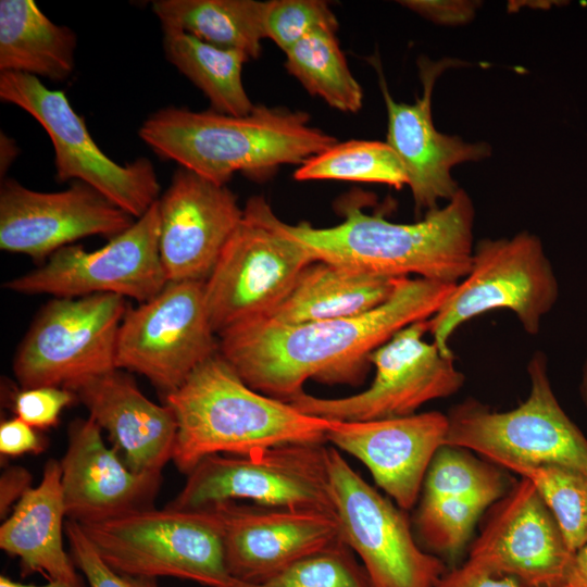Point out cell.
Wrapping results in <instances>:
<instances>
[{
	"label": "cell",
	"instance_id": "cell-35",
	"mask_svg": "<svg viewBox=\"0 0 587 587\" xmlns=\"http://www.w3.org/2000/svg\"><path fill=\"white\" fill-rule=\"evenodd\" d=\"M338 22L327 2L322 0L266 1L265 38L286 52L305 36L320 30L336 32Z\"/></svg>",
	"mask_w": 587,
	"mask_h": 587
},
{
	"label": "cell",
	"instance_id": "cell-20",
	"mask_svg": "<svg viewBox=\"0 0 587 587\" xmlns=\"http://www.w3.org/2000/svg\"><path fill=\"white\" fill-rule=\"evenodd\" d=\"M159 251L167 282H205L243 216L226 185L178 167L158 199Z\"/></svg>",
	"mask_w": 587,
	"mask_h": 587
},
{
	"label": "cell",
	"instance_id": "cell-14",
	"mask_svg": "<svg viewBox=\"0 0 587 587\" xmlns=\"http://www.w3.org/2000/svg\"><path fill=\"white\" fill-rule=\"evenodd\" d=\"M330 495L344 544L362 560L373 587H436L448 571L417 546L407 516L327 448Z\"/></svg>",
	"mask_w": 587,
	"mask_h": 587
},
{
	"label": "cell",
	"instance_id": "cell-25",
	"mask_svg": "<svg viewBox=\"0 0 587 587\" xmlns=\"http://www.w3.org/2000/svg\"><path fill=\"white\" fill-rule=\"evenodd\" d=\"M400 279L316 261L303 270L284 300L262 319L297 325L360 315L386 302Z\"/></svg>",
	"mask_w": 587,
	"mask_h": 587
},
{
	"label": "cell",
	"instance_id": "cell-38",
	"mask_svg": "<svg viewBox=\"0 0 587 587\" xmlns=\"http://www.w3.org/2000/svg\"><path fill=\"white\" fill-rule=\"evenodd\" d=\"M45 448V440L32 427L18 417L7 420L0 425V452L16 457L24 453H39Z\"/></svg>",
	"mask_w": 587,
	"mask_h": 587
},
{
	"label": "cell",
	"instance_id": "cell-16",
	"mask_svg": "<svg viewBox=\"0 0 587 587\" xmlns=\"http://www.w3.org/2000/svg\"><path fill=\"white\" fill-rule=\"evenodd\" d=\"M574 555L534 485L521 477L492 504L467 561L524 587H563Z\"/></svg>",
	"mask_w": 587,
	"mask_h": 587
},
{
	"label": "cell",
	"instance_id": "cell-23",
	"mask_svg": "<svg viewBox=\"0 0 587 587\" xmlns=\"http://www.w3.org/2000/svg\"><path fill=\"white\" fill-rule=\"evenodd\" d=\"M109 433L114 449L137 473L161 474L172 460L177 434L173 409L149 400L134 379L118 369L65 387Z\"/></svg>",
	"mask_w": 587,
	"mask_h": 587
},
{
	"label": "cell",
	"instance_id": "cell-45",
	"mask_svg": "<svg viewBox=\"0 0 587 587\" xmlns=\"http://www.w3.org/2000/svg\"><path fill=\"white\" fill-rule=\"evenodd\" d=\"M582 396H583L584 401L587 404V364L584 371V377H583V384H582Z\"/></svg>",
	"mask_w": 587,
	"mask_h": 587
},
{
	"label": "cell",
	"instance_id": "cell-32",
	"mask_svg": "<svg viewBox=\"0 0 587 587\" xmlns=\"http://www.w3.org/2000/svg\"><path fill=\"white\" fill-rule=\"evenodd\" d=\"M503 495L504 480L494 465L477 460L466 449L444 446L427 470L422 498H466L489 507Z\"/></svg>",
	"mask_w": 587,
	"mask_h": 587
},
{
	"label": "cell",
	"instance_id": "cell-4",
	"mask_svg": "<svg viewBox=\"0 0 587 587\" xmlns=\"http://www.w3.org/2000/svg\"><path fill=\"white\" fill-rule=\"evenodd\" d=\"M176 416L172 460L188 474L212 454L243 455L287 444L326 441L332 421L249 387L215 353L164 397Z\"/></svg>",
	"mask_w": 587,
	"mask_h": 587
},
{
	"label": "cell",
	"instance_id": "cell-10",
	"mask_svg": "<svg viewBox=\"0 0 587 587\" xmlns=\"http://www.w3.org/2000/svg\"><path fill=\"white\" fill-rule=\"evenodd\" d=\"M0 98L34 117L54 150L55 179L83 182L132 215L142 216L158 201L160 184L152 162L139 158L121 165L98 147L61 90L21 73L0 74Z\"/></svg>",
	"mask_w": 587,
	"mask_h": 587
},
{
	"label": "cell",
	"instance_id": "cell-33",
	"mask_svg": "<svg viewBox=\"0 0 587 587\" xmlns=\"http://www.w3.org/2000/svg\"><path fill=\"white\" fill-rule=\"evenodd\" d=\"M226 587H373L345 544L310 554L255 584L233 580Z\"/></svg>",
	"mask_w": 587,
	"mask_h": 587
},
{
	"label": "cell",
	"instance_id": "cell-29",
	"mask_svg": "<svg viewBox=\"0 0 587 587\" xmlns=\"http://www.w3.org/2000/svg\"><path fill=\"white\" fill-rule=\"evenodd\" d=\"M335 34L320 29L299 40L285 52V67L311 95L336 110L354 113L362 107L363 91Z\"/></svg>",
	"mask_w": 587,
	"mask_h": 587
},
{
	"label": "cell",
	"instance_id": "cell-43",
	"mask_svg": "<svg viewBox=\"0 0 587 587\" xmlns=\"http://www.w3.org/2000/svg\"><path fill=\"white\" fill-rule=\"evenodd\" d=\"M18 149L16 143L7 134L1 133L0 136V171L1 176L5 173L10 165L14 162Z\"/></svg>",
	"mask_w": 587,
	"mask_h": 587
},
{
	"label": "cell",
	"instance_id": "cell-5",
	"mask_svg": "<svg viewBox=\"0 0 587 587\" xmlns=\"http://www.w3.org/2000/svg\"><path fill=\"white\" fill-rule=\"evenodd\" d=\"M79 525L101 559L120 574L176 577L208 587L233 582L225 564L221 521L212 507L150 508Z\"/></svg>",
	"mask_w": 587,
	"mask_h": 587
},
{
	"label": "cell",
	"instance_id": "cell-21",
	"mask_svg": "<svg viewBox=\"0 0 587 587\" xmlns=\"http://www.w3.org/2000/svg\"><path fill=\"white\" fill-rule=\"evenodd\" d=\"M448 416L424 412L360 422L332 421L326 441L360 460L402 510L411 509L436 452L446 446Z\"/></svg>",
	"mask_w": 587,
	"mask_h": 587
},
{
	"label": "cell",
	"instance_id": "cell-30",
	"mask_svg": "<svg viewBox=\"0 0 587 587\" xmlns=\"http://www.w3.org/2000/svg\"><path fill=\"white\" fill-rule=\"evenodd\" d=\"M295 179L379 183L397 189L408 185L405 170L387 143L374 140L337 142L303 162Z\"/></svg>",
	"mask_w": 587,
	"mask_h": 587
},
{
	"label": "cell",
	"instance_id": "cell-28",
	"mask_svg": "<svg viewBox=\"0 0 587 587\" xmlns=\"http://www.w3.org/2000/svg\"><path fill=\"white\" fill-rule=\"evenodd\" d=\"M162 30L166 59L207 96L213 111L242 116L254 109L241 77L242 66L250 60L247 54L184 32Z\"/></svg>",
	"mask_w": 587,
	"mask_h": 587
},
{
	"label": "cell",
	"instance_id": "cell-27",
	"mask_svg": "<svg viewBox=\"0 0 587 587\" xmlns=\"http://www.w3.org/2000/svg\"><path fill=\"white\" fill-rule=\"evenodd\" d=\"M266 1L157 0L152 11L162 29L190 34L210 45L241 51L249 59L261 53L265 39Z\"/></svg>",
	"mask_w": 587,
	"mask_h": 587
},
{
	"label": "cell",
	"instance_id": "cell-26",
	"mask_svg": "<svg viewBox=\"0 0 587 587\" xmlns=\"http://www.w3.org/2000/svg\"><path fill=\"white\" fill-rule=\"evenodd\" d=\"M77 37L49 20L33 0L0 1V71L51 80L75 68Z\"/></svg>",
	"mask_w": 587,
	"mask_h": 587
},
{
	"label": "cell",
	"instance_id": "cell-34",
	"mask_svg": "<svg viewBox=\"0 0 587 587\" xmlns=\"http://www.w3.org/2000/svg\"><path fill=\"white\" fill-rule=\"evenodd\" d=\"M486 508L484 502L466 498H422L415 517L417 533L429 549L457 555Z\"/></svg>",
	"mask_w": 587,
	"mask_h": 587
},
{
	"label": "cell",
	"instance_id": "cell-36",
	"mask_svg": "<svg viewBox=\"0 0 587 587\" xmlns=\"http://www.w3.org/2000/svg\"><path fill=\"white\" fill-rule=\"evenodd\" d=\"M64 529L72 560L83 572L89 587H150V578L132 577L112 570L98 554L76 521L67 520Z\"/></svg>",
	"mask_w": 587,
	"mask_h": 587
},
{
	"label": "cell",
	"instance_id": "cell-31",
	"mask_svg": "<svg viewBox=\"0 0 587 587\" xmlns=\"http://www.w3.org/2000/svg\"><path fill=\"white\" fill-rule=\"evenodd\" d=\"M527 478L557 521L570 550L587 544V474L560 464H540L513 470Z\"/></svg>",
	"mask_w": 587,
	"mask_h": 587
},
{
	"label": "cell",
	"instance_id": "cell-12",
	"mask_svg": "<svg viewBox=\"0 0 587 587\" xmlns=\"http://www.w3.org/2000/svg\"><path fill=\"white\" fill-rule=\"evenodd\" d=\"M204 301V282H171L150 300L127 307L115 367L146 376L164 397L218 352Z\"/></svg>",
	"mask_w": 587,
	"mask_h": 587
},
{
	"label": "cell",
	"instance_id": "cell-2",
	"mask_svg": "<svg viewBox=\"0 0 587 587\" xmlns=\"http://www.w3.org/2000/svg\"><path fill=\"white\" fill-rule=\"evenodd\" d=\"M309 122L305 112L265 105L242 116L167 107L147 117L138 136L160 158L226 185L236 173L268 178L280 165H301L337 143Z\"/></svg>",
	"mask_w": 587,
	"mask_h": 587
},
{
	"label": "cell",
	"instance_id": "cell-13",
	"mask_svg": "<svg viewBox=\"0 0 587 587\" xmlns=\"http://www.w3.org/2000/svg\"><path fill=\"white\" fill-rule=\"evenodd\" d=\"M428 320L412 323L374 350L369 361L375 367L371 386L352 396L320 398L303 391L290 401L308 415L329 421L360 422L415 414L424 403L455 394L464 375L454 358L423 339Z\"/></svg>",
	"mask_w": 587,
	"mask_h": 587
},
{
	"label": "cell",
	"instance_id": "cell-37",
	"mask_svg": "<svg viewBox=\"0 0 587 587\" xmlns=\"http://www.w3.org/2000/svg\"><path fill=\"white\" fill-rule=\"evenodd\" d=\"M75 399V395L64 387L22 388L13 398V411L32 427L45 429L54 426L62 410Z\"/></svg>",
	"mask_w": 587,
	"mask_h": 587
},
{
	"label": "cell",
	"instance_id": "cell-44",
	"mask_svg": "<svg viewBox=\"0 0 587 587\" xmlns=\"http://www.w3.org/2000/svg\"><path fill=\"white\" fill-rule=\"evenodd\" d=\"M0 587H85L82 583V579L76 582H59V580H49L46 585H27L22 584L15 580L8 578L4 575L0 576Z\"/></svg>",
	"mask_w": 587,
	"mask_h": 587
},
{
	"label": "cell",
	"instance_id": "cell-39",
	"mask_svg": "<svg viewBox=\"0 0 587 587\" xmlns=\"http://www.w3.org/2000/svg\"><path fill=\"white\" fill-rule=\"evenodd\" d=\"M436 587H524L509 576L490 574L466 561L462 565L447 571ZM563 587H567L566 585Z\"/></svg>",
	"mask_w": 587,
	"mask_h": 587
},
{
	"label": "cell",
	"instance_id": "cell-41",
	"mask_svg": "<svg viewBox=\"0 0 587 587\" xmlns=\"http://www.w3.org/2000/svg\"><path fill=\"white\" fill-rule=\"evenodd\" d=\"M30 476L22 467H12L1 477V514L8 511L11 502L22 497L28 487Z\"/></svg>",
	"mask_w": 587,
	"mask_h": 587
},
{
	"label": "cell",
	"instance_id": "cell-40",
	"mask_svg": "<svg viewBox=\"0 0 587 587\" xmlns=\"http://www.w3.org/2000/svg\"><path fill=\"white\" fill-rule=\"evenodd\" d=\"M401 3L426 17L441 23L465 20L473 12L470 9L471 5L463 2L409 0L401 1Z\"/></svg>",
	"mask_w": 587,
	"mask_h": 587
},
{
	"label": "cell",
	"instance_id": "cell-18",
	"mask_svg": "<svg viewBox=\"0 0 587 587\" xmlns=\"http://www.w3.org/2000/svg\"><path fill=\"white\" fill-rule=\"evenodd\" d=\"M223 529L233 580L261 583L310 554L344 544L335 513L290 508L211 505Z\"/></svg>",
	"mask_w": 587,
	"mask_h": 587
},
{
	"label": "cell",
	"instance_id": "cell-9",
	"mask_svg": "<svg viewBox=\"0 0 587 587\" xmlns=\"http://www.w3.org/2000/svg\"><path fill=\"white\" fill-rule=\"evenodd\" d=\"M236 499L335 513L327 447L287 444L243 455L205 457L187 474L183 489L166 508L195 510Z\"/></svg>",
	"mask_w": 587,
	"mask_h": 587
},
{
	"label": "cell",
	"instance_id": "cell-6",
	"mask_svg": "<svg viewBox=\"0 0 587 587\" xmlns=\"http://www.w3.org/2000/svg\"><path fill=\"white\" fill-rule=\"evenodd\" d=\"M528 375V397L510 411H491L473 399L452 408L446 446L476 451L511 471L560 464L587 474V438L559 404L544 353L533 355Z\"/></svg>",
	"mask_w": 587,
	"mask_h": 587
},
{
	"label": "cell",
	"instance_id": "cell-3",
	"mask_svg": "<svg viewBox=\"0 0 587 587\" xmlns=\"http://www.w3.org/2000/svg\"><path fill=\"white\" fill-rule=\"evenodd\" d=\"M344 220L330 227L308 222L279 228L305 247L316 261L345 265L383 277L421 278L458 284L471 268L474 208L461 188L444 208L415 223H394L371 215L352 201L341 205Z\"/></svg>",
	"mask_w": 587,
	"mask_h": 587
},
{
	"label": "cell",
	"instance_id": "cell-8",
	"mask_svg": "<svg viewBox=\"0 0 587 587\" xmlns=\"http://www.w3.org/2000/svg\"><path fill=\"white\" fill-rule=\"evenodd\" d=\"M557 299V278L536 236L523 232L512 238L483 239L473 249L466 276L428 320V332L441 354L454 358L449 339L464 322L507 309L536 335Z\"/></svg>",
	"mask_w": 587,
	"mask_h": 587
},
{
	"label": "cell",
	"instance_id": "cell-7",
	"mask_svg": "<svg viewBox=\"0 0 587 587\" xmlns=\"http://www.w3.org/2000/svg\"><path fill=\"white\" fill-rule=\"evenodd\" d=\"M314 262L305 247L279 228L266 200L251 197L204 282L205 307L215 334L268 316Z\"/></svg>",
	"mask_w": 587,
	"mask_h": 587
},
{
	"label": "cell",
	"instance_id": "cell-19",
	"mask_svg": "<svg viewBox=\"0 0 587 587\" xmlns=\"http://www.w3.org/2000/svg\"><path fill=\"white\" fill-rule=\"evenodd\" d=\"M370 62L376 68L388 115L387 143L400 159L408 177L414 205L425 214L441 199L451 200L460 189L451 168L463 162L479 161L490 153L487 143H470L459 136L439 133L432 117V93L438 76L452 64L444 59L433 62L420 58L423 95L412 104L396 102L389 93L378 58Z\"/></svg>",
	"mask_w": 587,
	"mask_h": 587
},
{
	"label": "cell",
	"instance_id": "cell-24",
	"mask_svg": "<svg viewBox=\"0 0 587 587\" xmlns=\"http://www.w3.org/2000/svg\"><path fill=\"white\" fill-rule=\"evenodd\" d=\"M61 463L51 459L41 482L29 487L0 527V548L20 560L23 576L42 574L48 580L80 579L63 546L66 516Z\"/></svg>",
	"mask_w": 587,
	"mask_h": 587
},
{
	"label": "cell",
	"instance_id": "cell-1",
	"mask_svg": "<svg viewBox=\"0 0 587 587\" xmlns=\"http://www.w3.org/2000/svg\"><path fill=\"white\" fill-rule=\"evenodd\" d=\"M454 286L403 277L386 302L360 315L297 325L245 322L217 335L218 352L249 387L287 402L310 378L357 385L370 354L405 326L429 320Z\"/></svg>",
	"mask_w": 587,
	"mask_h": 587
},
{
	"label": "cell",
	"instance_id": "cell-15",
	"mask_svg": "<svg viewBox=\"0 0 587 587\" xmlns=\"http://www.w3.org/2000/svg\"><path fill=\"white\" fill-rule=\"evenodd\" d=\"M158 201L104 246L61 248L39 267L4 284L14 292L77 298L113 294L138 303L158 295L168 283L159 251Z\"/></svg>",
	"mask_w": 587,
	"mask_h": 587
},
{
	"label": "cell",
	"instance_id": "cell-42",
	"mask_svg": "<svg viewBox=\"0 0 587 587\" xmlns=\"http://www.w3.org/2000/svg\"><path fill=\"white\" fill-rule=\"evenodd\" d=\"M567 587H587V544L575 555Z\"/></svg>",
	"mask_w": 587,
	"mask_h": 587
},
{
	"label": "cell",
	"instance_id": "cell-17",
	"mask_svg": "<svg viewBox=\"0 0 587 587\" xmlns=\"http://www.w3.org/2000/svg\"><path fill=\"white\" fill-rule=\"evenodd\" d=\"M135 222L98 190L72 182L62 191L29 189L12 178L0 188V249L45 261L63 247L93 235L112 238Z\"/></svg>",
	"mask_w": 587,
	"mask_h": 587
},
{
	"label": "cell",
	"instance_id": "cell-22",
	"mask_svg": "<svg viewBox=\"0 0 587 587\" xmlns=\"http://www.w3.org/2000/svg\"><path fill=\"white\" fill-rule=\"evenodd\" d=\"M60 463L68 520L96 523L153 508L161 474L130 470L114 448L107 447L101 428L90 417L71 423Z\"/></svg>",
	"mask_w": 587,
	"mask_h": 587
},
{
	"label": "cell",
	"instance_id": "cell-11",
	"mask_svg": "<svg viewBox=\"0 0 587 587\" xmlns=\"http://www.w3.org/2000/svg\"><path fill=\"white\" fill-rule=\"evenodd\" d=\"M125 298L98 294L45 304L20 344L13 372L22 388L67 387L115 370Z\"/></svg>",
	"mask_w": 587,
	"mask_h": 587
}]
</instances>
